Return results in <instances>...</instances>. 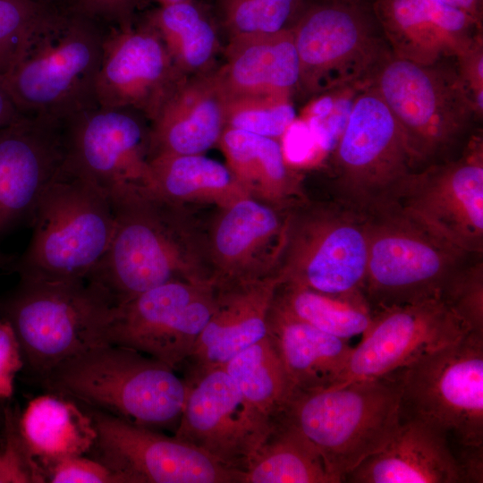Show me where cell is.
I'll return each mask as SVG.
<instances>
[{
	"instance_id": "cell-33",
	"label": "cell",
	"mask_w": 483,
	"mask_h": 483,
	"mask_svg": "<svg viewBox=\"0 0 483 483\" xmlns=\"http://www.w3.org/2000/svg\"><path fill=\"white\" fill-rule=\"evenodd\" d=\"M149 165L159 193L183 197L202 189L229 184L231 174L221 163L199 155H156Z\"/></svg>"
},
{
	"instance_id": "cell-5",
	"label": "cell",
	"mask_w": 483,
	"mask_h": 483,
	"mask_svg": "<svg viewBox=\"0 0 483 483\" xmlns=\"http://www.w3.org/2000/svg\"><path fill=\"white\" fill-rule=\"evenodd\" d=\"M114 223L109 198L64 164L38 200L31 238L15 269L21 278L85 280L105 254Z\"/></svg>"
},
{
	"instance_id": "cell-31",
	"label": "cell",
	"mask_w": 483,
	"mask_h": 483,
	"mask_svg": "<svg viewBox=\"0 0 483 483\" xmlns=\"http://www.w3.org/2000/svg\"><path fill=\"white\" fill-rule=\"evenodd\" d=\"M286 286L275 307L326 333L349 340L362 335L372 320L363 294L331 295L290 283Z\"/></svg>"
},
{
	"instance_id": "cell-6",
	"label": "cell",
	"mask_w": 483,
	"mask_h": 483,
	"mask_svg": "<svg viewBox=\"0 0 483 483\" xmlns=\"http://www.w3.org/2000/svg\"><path fill=\"white\" fill-rule=\"evenodd\" d=\"M111 308L105 295L85 280L20 277L18 285L0 299V318L15 333L24 367L40 379L63 360L106 343Z\"/></svg>"
},
{
	"instance_id": "cell-23",
	"label": "cell",
	"mask_w": 483,
	"mask_h": 483,
	"mask_svg": "<svg viewBox=\"0 0 483 483\" xmlns=\"http://www.w3.org/2000/svg\"><path fill=\"white\" fill-rule=\"evenodd\" d=\"M300 61L291 28L227 43L215 69L230 102L289 99L298 93Z\"/></svg>"
},
{
	"instance_id": "cell-15",
	"label": "cell",
	"mask_w": 483,
	"mask_h": 483,
	"mask_svg": "<svg viewBox=\"0 0 483 483\" xmlns=\"http://www.w3.org/2000/svg\"><path fill=\"white\" fill-rule=\"evenodd\" d=\"M201 292L171 281L113 306L105 343L136 350L177 370L190 358L215 309Z\"/></svg>"
},
{
	"instance_id": "cell-44",
	"label": "cell",
	"mask_w": 483,
	"mask_h": 483,
	"mask_svg": "<svg viewBox=\"0 0 483 483\" xmlns=\"http://www.w3.org/2000/svg\"><path fill=\"white\" fill-rule=\"evenodd\" d=\"M284 139L283 153L292 163L306 160L316 143L307 123L296 119L284 132Z\"/></svg>"
},
{
	"instance_id": "cell-11",
	"label": "cell",
	"mask_w": 483,
	"mask_h": 483,
	"mask_svg": "<svg viewBox=\"0 0 483 483\" xmlns=\"http://www.w3.org/2000/svg\"><path fill=\"white\" fill-rule=\"evenodd\" d=\"M382 206L467 252L483 254L482 131L458 157L410 173Z\"/></svg>"
},
{
	"instance_id": "cell-46",
	"label": "cell",
	"mask_w": 483,
	"mask_h": 483,
	"mask_svg": "<svg viewBox=\"0 0 483 483\" xmlns=\"http://www.w3.org/2000/svg\"><path fill=\"white\" fill-rule=\"evenodd\" d=\"M24 116L20 113L0 79V126L11 123Z\"/></svg>"
},
{
	"instance_id": "cell-28",
	"label": "cell",
	"mask_w": 483,
	"mask_h": 483,
	"mask_svg": "<svg viewBox=\"0 0 483 483\" xmlns=\"http://www.w3.org/2000/svg\"><path fill=\"white\" fill-rule=\"evenodd\" d=\"M242 483H335L316 446L278 415L242 471Z\"/></svg>"
},
{
	"instance_id": "cell-27",
	"label": "cell",
	"mask_w": 483,
	"mask_h": 483,
	"mask_svg": "<svg viewBox=\"0 0 483 483\" xmlns=\"http://www.w3.org/2000/svg\"><path fill=\"white\" fill-rule=\"evenodd\" d=\"M18 428L31 456L47 465L90 452L97 439L88 409L84 411L74 400L55 393L30 401L19 415Z\"/></svg>"
},
{
	"instance_id": "cell-41",
	"label": "cell",
	"mask_w": 483,
	"mask_h": 483,
	"mask_svg": "<svg viewBox=\"0 0 483 483\" xmlns=\"http://www.w3.org/2000/svg\"><path fill=\"white\" fill-rule=\"evenodd\" d=\"M140 0H68V8L108 28L134 21Z\"/></svg>"
},
{
	"instance_id": "cell-19",
	"label": "cell",
	"mask_w": 483,
	"mask_h": 483,
	"mask_svg": "<svg viewBox=\"0 0 483 483\" xmlns=\"http://www.w3.org/2000/svg\"><path fill=\"white\" fill-rule=\"evenodd\" d=\"M184 77L145 19L110 28L95 83L97 104L128 108L149 122Z\"/></svg>"
},
{
	"instance_id": "cell-22",
	"label": "cell",
	"mask_w": 483,
	"mask_h": 483,
	"mask_svg": "<svg viewBox=\"0 0 483 483\" xmlns=\"http://www.w3.org/2000/svg\"><path fill=\"white\" fill-rule=\"evenodd\" d=\"M227 108L215 69L184 78L150 121L149 158L203 153L221 138Z\"/></svg>"
},
{
	"instance_id": "cell-9",
	"label": "cell",
	"mask_w": 483,
	"mask_h": 483,
	"mask_svg": "<svg viewBox=\"0 0 483 483\" xmlns=\"http://www.w3.org/2000/svg\"><path fill=\"white\" fill-rule=\"evenodd\" d=\"M395 374L402 419L434 427L453 445H483V334L468 332Z\"/></svg>"
},
{
	"instance_id": "cell-32",
	"label": "cell",
	"mask_w": 483,
	"mask_h": 483,
	"mask_svg": "<svg viewBox=\"0 0 483 483\" xmlns=\"http://www.w3.org/2000/svg\"><path fill=\"white\" fill-rule=\"evenodd\" d=\"M305 0H216L227 43L291 28Z\"/></svg>"
},
{
	"instance_id": "cell-36",
	"label": "cell",
	"mask_w": 483,
	"mask_h": 483,
	"mask_svg": "<svg viewBox=\"0 0 483 483\" xmlns=\"http://www.w3.org/2000/svg\"><path fill=\"white\" fill-rule=\"evenodd\" d=\"M440 299L470 332L483 334V254L472 255L456 270Z\"/></svg>"
},
{
	"instance_id": "cell-12",
	"label": "cell",
	"mask_w": 483,
	"mask_h": 483,
	"mask_svg": "<svg viewBox=\"0 0 483 483\" xmlns=\"http://www.w3.org/2000/svg\"><path fill=\"white\" fill-rule=\"evenodd\" d=\"M64 164L109 199L157 192L149 165L150 122L128 108L94 106L64 121Z\"/></svg>"
},
{
	"instance_id": "cell-17",
	"label": "cell",
	"mask_w": 483,
	"mask_h": 483,
	"mask_svg": "<svg viewBox=\"0 0 483 483\" xmlns=\"http://www.w3.org/2000/svg\"><path fill=\"white\" fill-rule=\"evenodd\" d=\"M468 332L440 298L376 310L335 386L389 375Z\"/></svg>"
},
{
	"instance_id": "cell-20",
	"label": "cell",
	"mask_w": 483,
	"mask_h": 483,
	"mask_svg": "<svg viewBox=\"0 0 483 483\" xmlns=\"http://www.w3.org/2000/svg\"><path fill=\"white\" fill-rule=\"evenodd\" d=\"M65 157L64 121L22 116L0 126V233L31 222Z\"/></svg>"
},
{
	"instance_id": "cell-21",
	"label": "cell",
	"mask_w": 483,
	"mask_h": 483,
	"mask_svg": "<svg viewBox=\"0 0 483 483\" xmlns=\"http://www.w3.org/2000/svg\"><path fill=\"white\" fill-rule=\"evenodd\" d=\"M394 56L419 64L454 60L483 35L482 22L441 0H372Z\"/></svg>"
},
{
	"instance_id": "cell-24",
	"label": "cell",
	"mask_w": 483,
	"mask_h": 483,
	"mask_svg": "<svg viewBox=\"0 0 483 483\" xmlns=\"http://www.w3.org/2000/svg\"><path fill=\"white\" fill-rule=\"evenodd\" d=\"M343 482L462 483V478L445 434L425 422L402 419L386 445L349 472Z\"/></svg>"
},
{
	"instance_id": "cell-16",
	"label": "cell",
	"mask_w": 483,
	"mask_h": 483,
	"mask_svg": "<svg viewBox=\"0 0 483 483\" xmlns=\"http://www.w3.org/2000/svg\"><path fill=\"white\" fill-rule=\"evenodd\" d=\"M294 227L287 283L331 295L363 294L364 214L332 200L298 217Z\"/></svg>"
},
{
	"instance_id": "cell-39",
	"label": "cell",
	"mask_w": 483,
	"mask_h": 483,
	"mask_svg": "<svg viewBox=\"0 0 483 483\" xmlns=\"http://www.w3.org/2000/svg\"><path fill=\"white\" fill-rule=\"evenodd\" d=\"M272 140L273 138L230 127L225 128L221 136L222 145L232 163L259 154ZM258 157L268 180L276 183L287 181L288 172L280 144Z\"/></svg>"
},
{
	"instance_id": "cell-26",
	"label": "cell",
	"mask_w": 483,
	"mask_h": 483,
	"mask_svg": "<svg viewBox=\"0 0 483 483\" xmlns=\"http://www.w3.org/2000/svg\"><path fill=\"white\" fill-rule=\"evenodd\" d=\"M274 284L232 295L214 312L186 361L191 378L222 368L233 356L268 334L267 309Z\"/></svg>"
},
{
	"instance_id": "cell-40",
	"label": "cell",
	"mask_w": 483,
	"mask_h": 483,
	"mask_svg": "<svg viewBox=\"0 0 483 483\" xmlns=\"http://www.w3.org/2000/svg\"><path fill=\"white\" fill-rule=\"evenodd\" d=\"M52 483H123L112 469L97 459L73 455L48 464Z\"/></svg>"
},
{
	"instance_id": "cell-51",
	"label": "cell",
	"mask_w": 483,
	"mask_h": 483,
	"mask_svg": "<svg viewBox=\"0 0 483 483\" xmlns=\"http://www.w3.org/2000/svg\"><path fill=\"white\" fill-rule=\"evenodd\" d=\"M353 3H370L372 0H341Z\"/></svg>"
},
{
	"instance_id": "cell-38",
	"label": "cell",
	"mask_w": 483,
	"mask_h": 483,
	"mask_svg": "<svg viewBox=\"0 0 483 483\" xmlns=\"http://www.w3.org/2000/svg\"><path fill=\"white\" fill-rule=\"evenodd\" d=\"M10 407L4 409V446L0 450V483L45 482L38 462L29 453Z\"/></svg>"
},
{
	"instance_id": "cell-13",
	"label": "cell",
	"mask_w": 483,
	"mask_h": 483,
	"mask_svg": "<svg viewBox=\"0 0 483 483\" xmlns=\"http://www.w3.org/2000/svg\"><path fill=\"white\" fill-rule=\"evenodd\" d=\"M97 429L91 451L123 483H242V472L177 437L88 408Z\"/></svg>"
},
{
	"instance_id": "cell-45",
	"label": "cell",
	"mask_w": 483,
	"mask_h": 483,
	"mask_svg": "<svg viewBox=\"0 0 483 483\" xmlns=\"http://www.w3.org/2000/svg\"><path fill=\"white\" fill-rule=\"evenodd\" d=\"M451 446L462 473V483H482L483 445Z\"/></svg>"
},
{
	"instance_id": "cell-35",
	"label": "cell",
	"mask_w": 483,
	"mask_h": 483,
	"mask_svg": "<svg viewBox=\"0 0 483 483\" xmlns=\"http://www.w3.org/2000/svg\"><path fill=\"white\" fill-rule=\"evenodd\" d=\"M277 226L278 218L271 209L251 200L240 201L220 223L216 247L225 256H237Z\"/></svg>"
},
{
	"instance_id": "cell-8",
	"label": "cell",
	"mask_w": 483,
	"mask_h": 483,
	"mask_svg": "<svg viewBox=\"0 0 483 483\" xmlns=\"http://www.w3.org/2000/svg\"><path fill=\"white\" fill-rule=\"evenodd\" d=\"M291 30L304 97L369 82L392 55L370 3H305Z\"/></svg>"
},
{
	"instance_id": "cell-43",
	"label": "cell",
	"mask_w": 483,
	"mask_h": 483,
	"mask_svg": "<svg viewBox=\"0 0 483 483\" xmlns=\"http://www.w3.org/2000/svg\"><path fill=\"white\" fill-rule=\"evenodd\" d=\"M457 71L469 89L478 114L483 116V35L454 59Z\"/></svg>"
},
{
	"instance_id": "cell-18",
	"label": "cell",
	"mask_w": 483,
	"mask_h": 483,
	"mask_svg": "<svg viewBox=\"0 0 483 483\" xmlns=\"http://www.w3.org/2000/svg\"><path fill=\"white\" fill-rule=\"evenodd\" d=\"M186 380L189 390L174 436L242 472L268 435L272 420L243 397L223 368Z\"/></svg>"
},
{
	"instance_id": "cell-1",
	"label": "cell",
	"mask_w": 483,
	"mask_h": 483,
	"mask_svg": "<svg viewBox=\"0 0 483 483\" xmlns=\"http://www.w3.org/2000/svg\"><path fill=\"white\" fill-rule=\"evenodd\" d=\"M175 371L136 350L101 343L58 363L40 381L87 408L148 428H176L189 383Z\"/></svg>"
},
{
	"instance_id": "cell-10",
	"label": "cell",
	"mask_w": 483,
	"mask_h": 483,
	"mask_svg": "<svg viewBox=\"0 0 483 483\" xmlns=\"http://www.w3.org/2000/svg\"><path fill=\"white\" fill-rule=\"evenodd\" d=\"M333 150L332 200L364 215L387 202L415 170L394 115L370 82L357 92Z\"/></svg>"
},
{
	"instance_id": "cell-7",
	"label": "cell",
	"mask_w": 483,
	"mask_h": 483,
	"mask_svg": "<svg viewBox=\"0 0 483 483\" xmlns=\"http://www.w3.org/2000/svg\"><path fill=\"white\" fill-rule=\"evenodd\" d=\"M368 259L363 294L376 310L440 298L472 255L390 206L365 214Z\"/></svg>"
},
{
	"instance_id": "cell-50",
	"label": "cell",
	"mask_w": 483,
	"mask_h": 483,
	"mask_svg": "<svg viewBox=\"0 0 483 483\" xmlns=\"http://www.w3.org/2000/svg\"><path fill=\"white\" fill-rule=\"evenodd\" d=\"M9 262H10L9 258L4 256L3 254H0V267L9 264Z\"/></svg>"
},
{
	"instance_id": "cell-25",
	"label": "cell",
	"mask_w": 483,
	"mask_h": 483,
	"mask_svg": "<svg viewBox=\"0 0 483 483\" xmlns=\"http://www.w3.org/2000/svg\"><path fill=\"white\" fill-rule=\"evenodd\" d=\"M272 338L295 393L336 386L352 347L349 340L326 333L274 307L267 320Z\"/></svg>"
},
{
	"instance_id": "cell-42",
	"label": "cell",
	"mask_w": 483,
	"mask_h": 483,
	"mask_svg": "<svg viewBox=\"0 0 483 483\" xmlns=\"http://www.w3.org/2000/svg\"><path fill=\"white\" fill-rule=\"evenodd\" d=\"M24 367L21 347L12 326L0 318V400L12 397L16 374Z\"/></svg>"
},
{
	"instance_id": "cell-37",
	"label": "cell",
	"mask_w": 483,
	"mask_h": 483,
	"mask_svg": "<svg viewBox=\"0 0 483 483\" xmlns=\"http://www.w3.org/2000/svg\"><path fill=\"white\" fill-rule=\"evenodd\" d=\"M295 109L289 99H254L228 103L226 126L276 138L295 121Z\"/></svg>"
},
{
	"instance_id": "cell-14",
	"label": "cell",
	"mask_w": 483,
	"mask_h": 483,
	"mask_svg": "<svg viewBox=\"0 0 483 483\" xmlns=\"http://www.w3.org/2000/svg\"><path fill=\"white\" fill-rule=\"evenodd\" d=\"M152 195L140 192L111 201L115 214L112 238L85 281L112 307L175 281L174 246Z\"/></svg>"
},
{
	"instance_id": "cell-34",
	"label": "cell",
	"mask_w": 483,
	"mask_h": 483,
	"mask_svg": "<svg viewBox=\"0 0 483 483\" xmlns=\"http://www.w3.org/2000/svg\"><path fill=\"white\" fill-rule=\"evenodd\" d=\"M65 9L38 0H0V79L33 38Z\"/></svg>"
},
{
	"instance_id": "cell-48",
	"label": "cell",
	"mask_w": 483,
	"mask_h": 483,
	"mask_svg": "<svg viewBox=\"0 0 483 483\" xmlns=\"http://www.w3.org/2000/svg\"><path fill=\"white\" fill-rule=\"evenodd\" d=\"M39 2L62 8H68V0H38Z\"/></svg>"
},
{
	"instance_id": "cell-47",
	"label": "cell",
	"mask_w": 483,
	"mask_h": 483,
	"mask_svg": "<svg viewBox=\"0 0 483 483\" xmlns=\"http://www.w3.org/2000/svg\"><path fill=\"white\" fill-rule=\"evenodd\" d=\"M455 8L462 10L479 21H483V0H441Z\"/></svg>"
},
{
	"instance_id": "cell-29",
	"label": "cell",
	"mask_w": 483,
	"mask_h": 483,
	"mask_svg": "<svg viewBox=\"0 0 483 483\" xmlns=\"http://www.w3.org/2000/svg\"><path fill=\"white\" fill-rule=\"evenodd\" d=\"M145 20L159 33L184 77L216 69L219 51L217 29L192 1L159 6Z\"/></svg>"
},
{
	"instance_id": "cell-49",
	"label": "cell",
	"mask_w": 483,
	"mask_h": 483,
	"mask_svg": "<svg viewBox=\"0 0 483 483\" xmlns=\"http://www.w3.org/2000/svg\"><path fill=\"white\" fill-rule=\"evenodd\" d=\"M159 6H165V5H169V4H177V3H182V2H189V1H192V0H156Z\"/></svg>"
},
{
	"instance_id": "cell-2",
	"label": "cell",
	"mask_w": 483,
	"mask_h": 483,
	"mask_svg": "<svg viewBox=\"0 0 483 483\" xmlns=\"http://www.w3.org/2000/svg\"><path fill=\"white\" fill-rule=\"evenodd\" d=\"M394 115L415 170L458 157L482 118L454 60L419 64L391 55L370 79Z\"/></svg>"
},
{
	"instance_id": "cell-4",
	"label": "cell",
	"mask_w": 483,
	"mask_h": 483,
	"mask_svg": "<svg viewBox=\"0 0 483 483\" xmlns=\"http://www.w3.org/2000/svg\"><path fill=\"white\" fill-rule=\"evenodd\" d=\"M318 449L335 483L382 449L402 420L395 372L295 393L279 414Z\"/></svg>"
},
{
	"instance_id": "cell-30",
	"label": "cell",
	"mask_w": 483,
	"mask_h": 483,
	"mask_svg": "<svg viewBox=\"0 0 483 483\" xmlns=\"http://www.w3.org/2000/svg\"><path fill=\"white\" fill-rule=\"evenodd\" d=\"M243 397L263 416L273 420L293 395L284 367L267 334L223 367Z\"/></svg>"
},
{
	"instance_id": "cell-3",
	"label": "cell",
	"mask_w": 483,
	"mask_h": 483,
	"mask_svg": "<svg viewBox=\"0 0 483 483\" xmlns=\"http://www.w3.org/2000/svg\"><path fill=\"white\" fill-rule=\"evenodd\" d=\"M110 28L64 10L1 80L24 116L64 121L97 106L95 83Z\"/></svg>"
},
{
	"instance_id": "cell-52",
	"label": "cell",
	"mask_w": 483,
	"mask_h": 483,
	"mask_svg": "<svg viewBox=\"0 0 483 483\" xmlns=\"http://www.w3.org/2000/svg\"><path fill=\"white\" fill-rule=\"evenodd\" d=\"M1 401V400H0Z\"/></svg>"
}]
</instances>
